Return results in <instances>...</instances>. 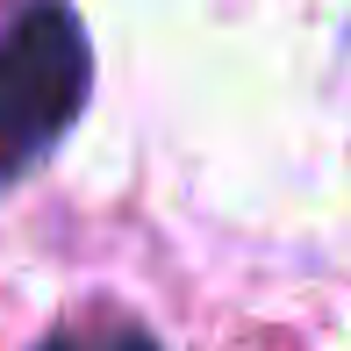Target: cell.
Returning <instances> with one entry per match:
<instances>
[{"label":"cell","mask_w":351,"mask_h":351,"mask_svg":"<svg viewBox=\"0 0 351 351\" xmlns=\"http://www.w3.org/2000/svg\"><path fill=\"white\" fill-rule=\"evenodd\" d=\"M93 93L86 29L65 0H29L0 22V180H22L79 122Z\"/></svg>","instance_id":"obj_1"},{"label":"cell","mask_w":351,"mask_h":351,"mask_svg":"<svg viewBox=\"0 0 351 351\" xmlns=\"http://www.w3.org/2000/svg\"><path fill=\"white\" fill-rule=\"evenodd\" d=\"M36 351H165L151 337V330L136 323V315H115V308H101V315H79V323L65 330H51Z\"/></svg>","instance_id":"obj_2"}]
</instances>
